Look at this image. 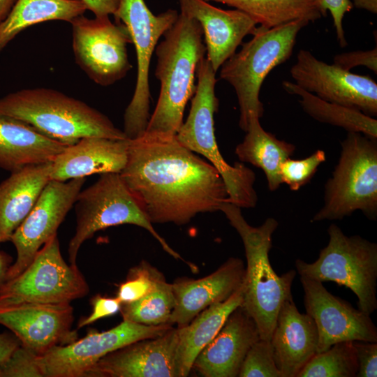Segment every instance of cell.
<instances>
[{
	"instance_id": "44dd1931",
	"label": "cell",
	"mask_w": 377,
	"mask_h": 377,
	"mask_svg": "<svg viewBox=\"0 0 377 377\" xmlns=\"http://www.w3.org/2000/svg\"><path fill=\"white\" fill-rule=\"evenodd\" d=\"M259 339L256 323L239 306L197 355L192 369L205 377H237L248 350Z\"/></svg>"
},
{
	"instance_id": "f546056e",
	"label": "cell",
	"mask_w": 377,
	"mask_h": 377,
	"mask_svg": "<svg viewBox=\"0 0 377 377\" xmlns=\"http://www.w3.org/2000/svg\"><path fill=\"white\" fill-rule=\"evenodd\" d=\"M282 86L288 94L300 97L299 103L303 110L314 119L341 127L348 132L377 138V120L373 117L358 110L323 100L300 88L295 82L286 80Z\"/></svg>"
},
{
	"instance_id": "603a6c76",
	"label": "cell",
	"mask_w": 377,
	"mask_h": 377,
	"mask_svg": "<svg viewBox=\"0 0 377 377\" xmlns=\"http://www.w3.org/2000/svg\"><path fill=\"white\" fill-rule=\"evenodd\" d=\"M128 140L83 138L54 158L50 179L66 182L94 174L120 172L127 161Z\"/></svg>"
},
{
	"instance_id": "52a82bcc",
	"label": "cell",
	"mask_w": 377,
	"mask_h": 377,
	"mask_svg": "<svg viewBox=\"0 0 377 377\" xmlns=\"http://www.w3.org/2000/svg\"><path fill=\"white\" fill-rule=\"evenodd\" d=\"M332 175L325 186L324 204L311 221L341 220L360 210L377 217V142L360 133L348 132Z\"/></svg>"
},
{
	"instance_id": "cb8c5ba5",
	"label": "cell",
	"mask_w": 377,
	"mask_h": 377,
	"mask_svg": "<svg viewBox=\"0 0 377 377\" xmlns=\"http://www.w3.org/2000/svg\"><path fill=\"white\" fill-rule=\"evenodd\" d=\"M51 163L26 165L0 184V243L10 241L51 180Z\"/></svg>"
},
{
	"instance_id": "8992f818",
	"label": "cell",
	"mask_w": 377,
	"mask_h": 377,
	"mask_svg": "<svg viewBox=\"0 0 377 377\" xmlns=\"http://www.w3.org/2000/svg\"><path fill=\"white\" fill-rule=\"evenodd\" d=\"M216 73L204 57L198 66L196 90L191 98L188 116L175 138L185 147L205 157L218 170L225 183L229 202L240 208L254 207L258 201L253 186L255 173L239 162L229 165L216 140L214 115L219 107L215 94Z\"/></svg>"
},
{
	"instance_id": "5b68a950",
	"label": "cell",
	"mask_w": 377,
	"mask_h": 377,
	"mask_svg": "<svg viewBox=\"0 0 377 377\" xmlns=\"http://www.w3.org/2000/svg\"><path fill=\"white\" fill-rule=\"evenodd\" d=\"M309 22L300 20L266 29L257 27L252 38L221 66L220 78L235 89L239 108V127L246 132L253 117L264 113L262 84L272 70L289 59L300 30Z\"/></svg>"
},
{
	"instance_id": "7c38bea8",
	"label": "cell",
	"mask_w": 377,
	"mask_h": 377,
	"mask_svg": "<svg viewBox=\"0 0 377 377\" xmlns=\"http://www.w3.org/2000/svg\"><path fill=\"white\" fill-rule=\"evenodd\" d=\"M69 23L75 61L92 81L107 87L126 75L132 67L127 45L132 42L124 24L112 22L109 16L89 19L84 15Z\"/></svg>"
},
{
	"instance_id": "d6a6232c",
	"label": "cell",
	"mask_w": 377,
	"mask_h": 377,
	"mask_svg": "<svg viewBox=\"0 0 377 377\" xmlns=\"http://www.w3.org/2000/svg\"><path fill=\"white\" fill-rule=\"evenodd\" d=\"M163 274L143 261L131 268L126 280L118 288L117 297L121 304H128L143 297L155 286Z\"/></svg>"
},
{
	"instance_id": "30bf717a",
	"label": "cell",
	"mask_w": 377,
	"mask_h": 377,
	"mask_svg": "<svg viewBox=\"0 0 377 377\" xmlns=\"http://www.w3.org/2000/svg\"><path fill=\"white\" fill-rule=\"evenodd\" d=\"M115 22L126 27L137 59V79L131 101L124 115V133L133 140L142 136L149 119L150 62L158 42L173 25L179 13L173 9L154 15L145 0H120L114 13Z\"/></svg>"
},
{
	"instance_id": "4fadbf2b",
	"label": "cell",
	"mask_w": 377,
	"mask_h": 377,
	"mask_svg": "<svg viewBox=\"0 0 377 377\" xmlns=\"http://www.w3.org/2000/svg\"><path fill=\"white\" fill-rule=\"evenodd\" d=\"M172 325H145L124 320L104 331L90 330L83 338L56 346L37 360L43 377H86L102 357L131 343L162 335Z\"/></svg>"
},
{
	"instance_id": "8fae6325",
	"label": "cell",
	"mask_w": 377,
	"mask_h": 377,
	"mask_svg": "<svg viewBox=\"0 0 377 377\" xmlns=\"http://www.w3.org/2000/svg\"><path fill=\"white\" fill-rule=\"evenodd\" d=\"M88 292V284L77 266L64 260L55 235L40 248L25 269L0 286V306L71 303Z\"/></svg>"
},
{
	"instance_id": "4316f807",
	"label": "cell",
	"mask_w": 377,
	"mask_h": 377,
	"mask_svg": "<svg viewBox=\"0 0 377 377\" xmlns=\"http://www.w3.org/2000/svg\"><path fill=\"white\" fill-rule=\"evenodd\" d=\"M259 119H251L243 141L235 148V154L240 161L260 168L265 174L269 189L274 191L282 184L281 165L290 158L295 147L265 131Z\"/></svg>"
},
{
	"instance_id": "7bdbcfd3",
	"label": "cell",
	"mask_w": 377,
	"mask_h": 377,
	"mask_svg": "<svg viewBox=\"0 0 377 377\" xmlns=\"http://www.w3.org/2000/svg\"><path fill=\"white\" fill-rule=\"evenodd\" d=\"M12 257L4 251H0V286L6 281V275L12 265Z\"/></svg>"
},
{
	"instance_id": "ab89813d",
	"label": "cell",
	"mask_w": 377,
	"mask_h": 377,
	"mask_svg": "<svg viewBox=\"0 0 377 377\" xmlns=\"http://www.w3.org/2000/svg\"><path fill=\"white\" fill-rule=\"evenodd\" d=\"M355 348L358 371L357 377L377 376V342L353 341Z\"/></svg>"
},
{
	"instance_id": "1f68e13d",
	"label": "cell",
	"mask_w": 377,
	"mask_h": 377,
	"mask_svg": "<svg viewBox=\"0 0 377 377\" xmlns=\"http://www.w3.org/2000/svg\"><path fill=\"white\" fill-rule=\"evenodd\" d=\"M358 361L353 341L333 344L323 352L316 353L297 377H355Z\"/></svg>"
},
{
	"instance_id": "b9f144b4",
	"label": "cell",
	"mask_w": 377,
	"mask_h": 377,
	"mask_svg": "<svg viewBox=\"0 0 377 377\" xmlns=\"http://www.w3.org/2000/svg\"><path fill=\"white\" fill-rule=\"evenodd\" d=\"M20 345V340L14 334L0 333V364L6 361Z\"/></svg>"
},
{
	"instance_id": "9c48e42d",
	"label": "cell",
	"mask_w": 377,
	"mask_h": 377,
	"mask_svg": "<svg viewBox=\"0 0 377 377\" xmlns=\"http://www.w3.org/2000/svg\"><path fill=\"white\" fill-rule=\"evenodd\" d=\"M76 227L68 248V260L77 265L82 244L94 234L109 227L131 224L147 230L165 252L176 259H184L156 231L119 172L101 174L92 185L78 193L74 204Z\"/></svg>"
},
{
	"instance_id": "f6af8a7d",
	"label": "cell",
	"mask_w": 377,
	"mask_h": 377,
	"mask_svg": "<svg viewBox=\"0 0 377 377\" xmlns=\"http://www.w3.org/2000/svg\"><path fill=\"white\" fill-rule=\"evenodd\" d=\"M17 0H0V23L5 20Z\"/></svg>"
},
{
	"instance_id": "ffe728a7",
	"label": "cell",
	"mask_w": 377,
	"mask_h": 377,
	"mask_svg": "<svg viewBox=\"0 0 377 377\" xmlns=\"http://www.w3.org/2000/svg\"><path fill=\"white\" fill-rule=\"evenodd\" d=\"M244 275L243 260L232 257L205 277L175 280L171 283L175 306L169 324L184 327L212 304L226 300L241 287Z\"/></svg>"
},
{
	"instance_id": "4dcf8cb0",
	"label": "cell",
	"mask_w": 377,
	"mask_h": 377,
	"mask_svg": "<svg viewBox=\"0 0 377 377\" xmlns=\"http://www.w3.org/2000/svg\"><path fill=\"white\" fill-rule=\"evenodd\" d=\"M175 306L172 284L162 275L149 293L135 302L121 304L119 311L124 320L145 325H159L169 324Z\"/></svg>"
},
{
	"instance_id": "e0dca14e",
	"label": "cell",
	"mask_w": 377,
	"mask_h": 377,
	"mask_svg": "<svg viewBox=\"0 0 377 377\" xmlns=\"http://www.w3.org/2000/svg\"><path fill=\"white\" fill-rule=\"evenodd\" d=\"M73 322V309L70 303L0 306V325L9 329L22 346L38 356L56 346L77 340Z\"/></svg>"
},
{
	"instance_id": "e575fe53",
	"label": "cell",
	"mask_w": 377,
	"mask_h": 377,
	"mask_svg": "<svg viewBox=\"0 0 377 377\" xmlns=\"http://www.w3.org/2000/svg\"><path fill=\"white\" fill-rule=\"evenodd\" d=\"M325 160V152L321 149L303 159H286L280 167L281 182L292 191L299 190L312 179L318 166Z\"/></svg>"
},
{
	"instance_id": "277c9868",
	"label": "cell",
	"mask_w": 377,
	"mask_h": 377,
	"mask_svg": "<svg viewBox=\"0 0 377 377\" xmlns=\"http://www.w3.org/2000/svg\"><path fill=\"white\" fill-rule=\"evenodd\" d=\"M0 114L20 119L67 146L91 136L128 139L98 110L49 88L24 89L0 98Z\"/></svg>"
},
{
	"instance_id": "836d02e7",
	"label": "cell",
	"mask_w": 377,
	"mask_h": 377,
	"mask_svg": "<svg viewBox=\"0 0 377 377\" xmlns=\"http://www.w3.org/2000/svg\"><path fill=\"white\" fill-rule=\"evenodd\" d=\"M239 377H282L276 364L269 340L259 339L248 350L241 366Z\"/></svg>"
},
{
	"instance_id": "d6986e66",
	"label": "cell",
	"mask_w": 377,
	"mask_h": 377,
	"mask_svg": "<svg viewBox=\"0 0 377 377\" xmlns=\"http://www.w3.org/2000/svg\"><path fill=\"white\" fill-rule=\"evenodd\" d=\"M181 13L195 19L205 37L206 58L216 73L236 52L257 23L238 9L224 10L205 0H178Z\"/></svg>"
},
{
	"instance_id": "5bb4252c",
	"label": "cell",
	"mask_w": 377,
	"mask_h": 377,
	"mask_svg": "<svg viewBox=\"0 0 377 377\" xmlns=\"http://www.w3.org/2000/svg\"><path fill=\"white\" fill-rule=\"evenodd\" d=\"M86 178L66 182L50 180L34 207L13 233L17 258L10 265L6 281L19 275L31 263L40 248L52 237L73 207Z\"/></svg>"
},
{
	"instance_id": "d4e9b609",
	"label": "cell",
	"mask_w": 377,
	"mask_h": 377,
	"mask_svg": "<svg viewBox=\"0 0 377 377\" xmlns=\"http://www.w3.org/2000/svg\"><path fill=\"white\" fill-rule=\"evenodd\" d=\"M66 147L20 119L0 114V168L5 170L50 162Z\"/></svg>"
},
{
	"instance_id": "60d3db41",
	"label": "cell",
	"mask_w": 377,
	"mask_h": 377,
	"mask_svg": "<svg viewBox=\"0 0 377 377\" xmlns=\"http://www.w3.org/2000/svg\"><path fill=\"white\" fill-rule=\"evenodd\" d=\"M91 11L95 17L109 16L114 15L119 4L120 0H81Z\"/></svg>"
},
{
	"instance_id": "484cf974",
	"label": "cell",
	"mask_w": 377,
	"mask_h": 377,
	"mask_svg": "<svg viewBox=\"0 0 377 377\" xmlns=\"http://www.w3.org/2000/svg\"><path fill=\"white\" fill-rule=\"evenodd\" d=\"M243 302V283L226 300L212 304L186 325L177 327L180 377L187 376L199 353L215 337L229 315Z\"/></svg>"
},
{
	"instance_id": "7a4b0ae2",
	"label": "cell",
	"mask_w": 377,
	"mask_h": 377,
	"mask_svg": "<svg viewBox=\"0 0 377 377\" xmlns=\"http://www.w3.org/2000/svg\"><path fill=\"white\" fill-rule=\"evenodd\" d=\"M163 36L154 51L159 96L145 133L172 137L182 126L186 105L195 92L196 71L206 47L199 22L182 13Z\"/></svg>"
},
{
	"instance_id": "ac0fdd59",
	"label": "cell",
	"mask_w": 377,
	"mask_h": 377,
	"mask_svg": "<svg viewBox=\"0 0 377 377\" xmlns=\"http://www.w3.org/2000/svg\"><path fill=\"white\" fill-rule=\"evenodd\" d=\"M177 327L141 339L98 360L86 377H180L177 363Z\"/></svg>"
},
{
	"instance_id": "7402d4cb",
	"label": "cell",
	"mask_w": 377,
	"mask_h": 377,
	"mask_svg": "<svg viewBox=\"0 0 377 377\" xmlns=\"http://www.w3.org/2000/svg\"><path fill=\"white\" fill-rule=\"evenodd\" d=\"M270 341L282 377H297L317 353L316 324L308 313L298 311L293 297L281 305Z\"/></svg>"
},
{
	"instance_id": "74e56055",
	"label": "cell",
	"mask_w": 377,
	"mask_h": 377,
	"mask_svg": "<svg viewBox=\"0 0 377 377\" xmlns=\"http://www.w3.org/2000/svg\"><path fill=\"white\" fill-rule=\"evenodd\" d=\"M320 7L325 15L330 11L333 19L337 38L341 47L347 45V41L343 28V19L344 15L350 12L353 5L350 0H318Z\"/></svg>"
},
{
	"instance_id": "6da1fadb",
	"label": "cell",
	"mask_w": 377,
	"mask_h": 377,
	"mask_svg": "<svg viewBox=\"0 0 377 377\" xmlns=\"http://www.w3.org/2000/svg\"><path fill=\"white\" fill-rule=\"evenodd\" d=\"M119 174L151 223L184 225L198 214L219 211L228 202L218 170L175 135L144 133L129 140Z\"/></svg>"
},
{
	"instance_id": "ee69618b",
	"label": "cell",
	"mask_w": 377,
	"mask_h": 377,
	"mask_svg": "<svg viewBox=\"0 0 377 377\" xmlns=\"http://www.w3.org/2000/svg\"><path fill=\"white\" fill-rule=\"evenodd\" d=\"M353 7L364 9L371 13H377V0H352Z\"/></svg>"
},
{
	"instance_id": "f1b7e54d",
	"label": "cell",
	"mask_w": 377,
	"mask_h": 377,
	"mask_svg": "<svg viewBox=\"0 0 377 377\" xmlns=\"http://www.w3.org/2000/svg\"><path fill=\"white\" fill-rule=\"evenodd\" d=\"M243 11L257 24L270 29L293 21L313 22L325 16L318 0H205Z\"/></svg>"
},
{
	"instance_id": "ba28073f",
	"label": "cell",
	"mask_w": 377,
	"mask_h": 377,
	"mask_svg": "<svg viewBox=\"0 0 377 377\" xmlns=\"http://www.w3.org/2000/svg\"><path fill=\"white\" fill-rule=\"evenodd\" d=\"M327 232L328 243L316 260H295L297 273L349 288L357 298L358 309L371 315L377 309V244L360 235L347 236L336 224Z\"/></svg>"
},
{
	"instance_id": "3957f363",
	"label": "cell",
	"mask_w": 377,
	"mask_h": 377,
	"mask_svg": "<svg viewBox=\"0 0 377 377\" xmlns=\"http://www.w3.org/2000/svg\"><path fill=\"white\" fill-rule=\"evenodd\" d=\"M219 211L237 230L244 246L246 267L241 306L256 323L260 338L270 341L281 305L293 297L291 287L296 276L294 269L278 275L269 261L272 237L279 223L269 217L260 226H251L241 208L229 202H224Z\"/></svg>"
},
{
	"instance_id": "f35d334b",
	"label": "cell",
	"mask_w": 377,
	"mask_h": 377,
	"mask_svg": "<svg viewBox=\"0 0 377 377\" xmlns=\"http://www.w3.org/2000/svg\"><path fill=\"white\" fill-rule=\"evenodd\" d=\"M92 311L84 318H81L78 323L77 330L79 328L92 324L95 321L112 316L120 311L121 303L116 297H105L96 295L91 299Z\"/></svg>"
},
{
	"instance_id": "8d00e7d4",
	"label": "cell",
	"mask_w": 377,
	"mask_h": 377,
	"mask_svg": "<svg viewBox=\"0 0 377 377\" xmlns=\"http://www.w3.org/2000/svg\"><path fill=\"white\" fill-rule=\"evenodd\" d=\"M334 64L350 71L351 68L364 66L377 73V48L369 50H358L336 54L333 59Z\"/></svg>"
},
{
	"instance_id": "2e32d148",
	"label": "cell",
	"mask_w": 377,
	"mask_h": 377,
	"mask_svg": "<svg viewBox=\"0 0 377 377\" xmlns=\"http://www.w3.org/2000/svg\"><path fill=\"white\" fill-rule=\"evenodd\" d=\"M306 313L318 332L317 353L346 341L377 342V328L370 315L330 293L323 283L300 276Z\"/></svg>"
},
{
	"instance_id": "d590c367",
	"label": "cell",
	"mask_w": 377,
	"mask_h": 377,
	"mask_svg": "<svg viewBox=\"0 0 377 377\" xmlns=\"http://www.w3.org/2000/svg\"><path fill=\"white\" fill-rule=\"evenodd\" d=\"M38 355L20 345L0 364V377H43Z\"/></svg>"
},
{
	"instance_id": "9a60e30c",
	"label": "cell",
	"mask_w": 377,
	"mask_h": 377,
	"mask_svg": "<svg viewBox=\"0 0 377 377\" xmlns=\"http://www.w3.org/2000/svg\"><path fill=\"white\" fill-rule=\"evenodd\" d=\"M295 83L320 98L377 115V84L370 76L358 75L317 59L300 50L290 70Z\"/></svg>"
},
{
	"instance_id": "83f0119b",
	"label": "cell",
	"mask_w": 377,
	"mask_h": 377,
	"mask_svg": "<svg viewBox=\"0 0 377 377\" xmlns=\"http://www.w3.org/2000/svg\"><path fill=\"white\" fill-rule=\"evenodd\" d=\"M87 6L81 0H17L0 23V52L20 33L38 23L62 20L69 22L84 15Z\"/></svg>"
}]
</instances>
